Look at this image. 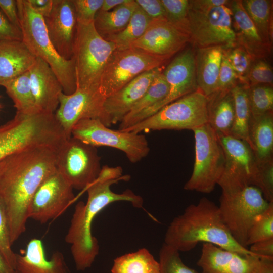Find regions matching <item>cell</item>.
Wrapping results in <instances>:
<instances>
[{"instance_id": "6da1fadb", "label": "cell", "mask_w": 273, "mask_h": 273, "mask_svg": "<svg viewBox=\"0 0 273 273\" xmlns=\"http://www.w3.org/2000/svg\"><path fill=\"white\" fill-rule=\"evenodd\" d=\"M57 150L40 147L0 160V199L7 213L12 245L26 230L28 207L36 190L57 170Z\"/></svg>"}, {"instance_id": "7a4b0ae2", "label": "cell", "mask_w": 273, "mask_h": 273, "mask_svg": "<svg viewBox=\"0 0 273 273\" xmlns=\"http://www.w3.org/2000/svg\"><path fill=\"white\" fill-rule=\"evenodd\" d=\"M122 172L120 166H103L97 179L84 191L87 192V202L80 201L75 207L65 240L71 245L77 270L84 271L91 267L99 254L98 241L92 235V226L99 212L109 204L119 201L129 202L135 208L142 207L143 198L131 190L127 189L122 193L111 190L112 185L129 180L130 175L122 176Z\"/></svg>"}, {"instance_id": "3957f363", "label": "cell", "mask_w": 273, "mask_h": 273, "mask_svg": "<svg viewBox=\"0 0 273 273\" xmlns=\"http://www.w3.org/2000/svg\"><path fill=\"white\" fill-rule=\"evenodd\" d=\"M200 242L243 255L257 256L234 239L222 220L218 206L206 197L189 205L181 214L173 218L166 230L164 243L179 252H186Z\"/></svg>"}, {"instance_id": "277c9868", "label": "cell", "mask_w": 273, "mask_h": 273, "mask_svg": "<svg viewBox=\"0 0 273 273\" xmlns=\"http://www.w3.org/2000/svg\"><path fill=\"white\" fill-rule=\"evenodd\" d=\"M17 7L22 41L36 57L44 61L60 81L65 95L76 89L73 58L65 60L57 53L49 37L44 18L30 7L27 0H17Z\"/></svg>"}, {"instance_id": "5b68a950", "label": "cell", "mask_w": 273, "mask_h": 273, "mask_svg": "<svg viewBox=\"0 0 273 273\" xmlns=\"http://www.w3.org/2000/svg\"><path fill=\"white\" fill-rule=\"evenodd\" d=\"M115 50L113 42L105 39L99 34L94 22H77L72 56L76 86L99 89L103 71Z\"/></svg>"}, {"instance_id": "8992f818", "label": "cell", "mask_w": 273, "mask_h": 273, "mask_svg": "<svg viewBox=\"0 0 273 273\" xmlns=\"http://www.w3.org/2000/svg\"><path fill=\"white\" fill-rule=\"evenodd\" d=\"M207 103V97L198 89L123 131L140 133L151 130H192L208 123Z\"/></svg>"}, {"instance_id": "52a82bcc", "label": "cell", "mask_w": 273, "mask_h": 273, "mask_svg": "<svg viewBox=\"0 0 273 273\" xmlns=\"http://www.w3.org/2000/svg\"><path fill=\"white\" fill-rule=\"evenodd\" d=\"M192 131L195 161L192 175L184 189L209 194L218 185L223 173L224 151L217 134L208 123Z\"/></svg>"}, {"instance_id": "ba28073f", "label": "cell", "mask_w": 273, "mask_h": 273, "mask_svg": "<svg viewBox=\"0 0 273 273\" xmlns=\"http://www.w3.org/2000/svg\"><path fill=\"white\" fill-rule=\"evenodd\" d=\"M270 203L259 189L248 186L233 192H222L218 206L222 220L234 239L247 248L250 230L256 218Z\"/></svg>"}, {"instance_id": "9c48e42d", "label": "cell", "mask_w": 273, "mask_h": 273, "mask_svg": "<svg viewBox=\"0 0 273 273\" xmlns=\"http://www.w3.org/2000/svg\"><path fill=\"white\" fill-rule=\"evenodd\" d=\"M170 58L136 48L115 50L103 71L99 89L106 98L143 73L161 67Z\"/></svg>"}, {"instance_id": "30bf717a", "label": "cell", "mask_w": 273, "mask_h": 273, "mask_svg": "<svg viewBox=\"0 0 273 273\" xmlns=\"http://www.w3.org/2000/svg\"><path fill=\"white\" fill-rule=\"evenodd\" d=\"M71 136L96 147L107 146L120 150L133 163L142 160L150 152L144 135L110 129L98 119L79 121L72 128Z\"/></svg>"}, {"instance_id": "8fae6325", "label": "cell", "mask_w": 273, "mask_h": 273, "mask_svg": "<svg viewBox=\"0 0 273 273\" xmlns=\"http://www.w3.org/2000/svg\"><path fill=\"white\" fill-rule=\"evenodd\" d=\"M188 35L190 43L197 49L220 46L228 49L235 47L232 12L228 5L206 10L190 7Z\"/></svg>"}, {"instance_id": "7c38bea8", "label": "cell", "mask_w": 273, "mask_h": 273, "mask_svg": "<svg viewBox=\"0 0 273 273\" xmlns=\"http://www.w3.org/2000/svg\"><path fill=\"white\" fill-rule=\"evenodd\" d=\"M97 147L71 136L57 152V170L73 189L84 190L98 177L102 167Z\"/></svg>"}, {"instance_id": "4fadbf2b", "label": "cell", "mask_w": 273, "mask_h": 273, "mask_svg": "<svg viewBox=\"0 0 273 273\" xmlns=\"http://www.w3.org/2000/svg\"><path fill=\"white\" fill-rule=\"evenodd\" d=\"M169 86L166 97L158 104L134 116L123 119L119 130H123L152 116L164 106L198 89L196 76L195 51L189 48L180 52L163 72Z\"/></svg>"}, {"instance_id": "5bb4252c", "label": "cell", "mask_w": 273, "mask_h": 273, "mask_svg": "<svg viewBox=\"0 0 273 273\" xmlns=\"http://www.w3.org/2000/svg\"><path fill=\"white\" fill-rule=\"evenodd\" d=\"M217 136L225 156L224 171L218 183L222 192L252 186L258 163L250 145L231 135Z\"/></svg>"}, {"instance_id": "9a60e30c", "label": "cell", "mask_w": 273, "mask_h": 273, "mask_svg": "<svg viewBox=\"0 0 273 273\" xmlns=\"http://www.w3.org/2000/svg\"><path fill=\"white\" fill-rule=\"evenodd\" d=\"M73 188L55 171L39 185L30 201L28 218L46 223L59 216L75 200Z\"/></svg>"}, {"instance_id": "2e32d148", "label": "cell", "mask_w": 273, "mask_h": 273, "mask_svg": "<svg viewBox=\"0 0 273 273\" xmlns=\"http://www.w3.org/2000/svg\"><path fill=\"white\" fill-rule=\"evenodd\" d=\"M105 99L99 89L92 90L77 86L72 94H60L55 115L68 139L71 137L72 128L79 121L84 119L101 121Z\"/></svg>"}, {"instance_id": "e0dca14e", "label": "cell", "mask_w": 273, "mask_h": 273, "mask_svg": "<svg viewBox=\"0 0 273 273\" xmlns=\"http://www.w3.org/2000/svg\"><path fill=\"white\" fill-rule=\"evenodd\" d=\"M43 18L49 37L57 53L65 60L71 59L77 24L72 0H53L51 13Z\"/></svg>"}, {"instance_id": "ac0fdd59", "label": "cell", "mask_w": 273, "mask_h": 273, "mask_svg": "<svg viewBox=\"0 0 273 273\" xmlns=\"http://www.w3.org/2000/svg\"><path fill=\"white\" fill-rule=\"evenodd\" d=\"M162 72L161 67L145 72L106 98L101 121L109 127L120 123L145 94L155 78Z\"/></svg>"}, {"instance_id": "d6986e66", "label": "cell", "mask_w": 273, "mask_h": 273, "mask_svg": "<svg viewBox=\"0 0 273 273\" xmlns=\"http://www.w3.org/2000/svg\"><path fill=\"white\" fill-rule=\"evenodd\" d=\"M190 42L189 35L167 19L153 20L143 35L130 48H136L150 53L171 57Z\"/></svg>"}, {"instance_id": "ffe728a7", "label": "cell", "mask_w": 273, "mask_h": 273, "mask_svg": "<svg viewBox=\"0 0 273 273\" xmlns=\"http://www.w3.org/2000/svg\"><path fill=\"white\" fill-rule=\"evenodd\" d=\"M259 258L204 243L197 265L202 273H252Z\"/></svg>"}, {"instance_id": "44dd1931", "label": "cell", "mask_w": 273, "mask_h": 273, "mask_svg": "<svg viewBox=\"0 0 273 273\" xmlns=\"http://www.w3.org/2000/svg\"><path fill=\"white\" fill-rule=\"evenodd\" d=\"M29 76L32 92L39 111L55 114L63 89L53 70L44 61L36 57L29 70Z\"/></svg>"}, {"instance_id": "7402d4cb", "label": "cell", "mask_w": 273, "mask_h": 273, "mask_svg": "<svg viewBox=\"0 0 273 273\" xmlns=\"http://www.w3.org/2000/svg\"><path fill=\"white\" fill-rule=\"evenodd\" d=\"M228 6L232 12L236 46L243 48L254 61L268 57L271 54L272 46L262 39L244 9L242 1H230Z\"/></svg>"}, {"instance_id": "603a6c76", "label": "cell", "mask_w": 273, "mask_h": 273, "mask_svg": "<svg viewBox=\"0 0 273 273\" xmlns=\"http://www.w3.org/2000/svg\"><path fill=\"white\" fill-rule=\"evenodd\" d=\"M17 273H70L64 256L59 251L46 259L42 241L32 239L23 253L16 255Z\"/></svg>"}, {"instance_id": "cb8c5ba5", "label": "cell", "mask_w": 273, "mask_h": 273, "mask_svg": "<svg viewBox=\"0 0 273 273\" xmlns=\"http://www.w3.org/2000/svg\"><path fill=\"white\" fill-rule=\"evenodd\" d=\"M36 57L23 41L0 42V85L28 71Z\"/></svg>"}, {"instance_id": "d4e9b609", "label": "cell", "mask_w": 273, "mask_h": 273, "mask_svg": "<svg viewBox=\"0 0 273 273\" xmlns=\"http://www.w3.org/2000/svg\"><path fill=\"white\" fill-rule=\"evenodd\" d=\"M224 49L220 46L197 48L195 51L198 88L208 97L217 90L218 78Z\"/></svg>"}, {"instance_id": "484cf974", "label": "cell", "mask_w": 273, "mask_h": 273, "mask_svg": "<svg viewBox=\"0 0 273 273\" xmlns=\"http://www.w3.org/2000/svg\"><path fill=\"white\" fill-rule=\"evenodd\" d=\"M208 124L217 135H230L234 119L231 90L216 91L207 97Z\"/></svg>"}, {"instance_id": "4316f807", "label": "cell", "mask_w": 273, "mask_h": 273, "mask_svg": "<svg viewBox=\"0 0 273 273\" xmlns=\"http://www.w3.org/2000/svg\"><path fill=\"white\" fill-rule=\"evenodd\" d=\"M250 146L257 161L273 160V112L251 117L249 127Z\"/></svg>"}, {"instance_id": "83f0119b", "label": "cell", "mask_w": 273, "mask_h": 273, "mask_svg": "<svg viewBox=\"0 0 273 273\" xmlns=\"http://www.w3.org/2000/svg\"><path fill=\"white\" fill-rule=\"evenodd\" d=\"M137 6L135 0H125L111 11L99 10L94 21L96 30L104 38L121 32L128 24Z\"/></svg>"}, {"instance_id": "f1b7e54d", "label": "cell", "mask_w": 273, "mask_h": 273, "mask_svg": "<svg viewBox=\"0 0 273 273\" xmlns=\"http://www.w3.org/2000/svg\"><path fill=\"white\" fill-rule=\"evenodd\" d=\"M248 87L247 85L238 83L231 89L234 101V119L230 135L246 141L250 145L249 127L251 114Z\"/></svg>"}, {"instance_id": "f546056e", "label": "cell", "mask_w": 273, "mask_h": 273, "mask_svg": "<svg viewBox=\"0 0 273 273\" xmlns=\"http://www.w3.org/2000/svg\"><path fill=\"white\" fill-rule=\"evenodd\" d=\"M4 87L13 101L16 112L25 115L41 112L36 104L32 92L29 71L10 80Z\"/></svg>"}, {"instance_id": "4dcf8cb0", "label": "cell", "mask_w": 273, "mask_h": 273, "mask_svg": "<svg viewBox=\"0 0 273 273\" xmlns=\"http://www.w3.org/2000/svg\"><path fill=\"white\" fill-rule=\"evenodd\" d=\"M111 273H160V264L149 251L143 248L116 258Z\"/></svg>"}, {"instance_id": "1f68e13d", "label": "cell", "mask_w": 273, "mask_h": 273, "mask_svg": "<svg viewBox=\"0 0 273 273\" xmlns=\"http://www.w3.org/2000/svg\"><path fill=\"white\" fill-rule=\"evenodd\" d=\"M242 3L262 39L272 46V1L244 0Z\"/></svg>"}, {"instance_id": "d6a6232c", "label": "cell", "mask_w": 273, "mask_h": 273, "mask_svg": "<svg viewBox=\"0 0 273 273\" xmlns=\"http://www.w3.org/2000/svg\"><path fill=\"white\" fill-rule=\"evenodd\" d=\"M152 21L138 5L126 27L121 32L104 39L113 42L116 50L128 49L143 35Z\"/></svg>"}, {"instance_id": "836d02e7", "label": "cell", "mask_w": 273, "mask_h": 273, "mask_svg": "<svg viewBox=\"0 0 273 273\" xmlns=\"http://www.w3.org/2000/svg\"><path fill=\"white\" fill-rule=\"evenodd\" d=\"M168 92L169 86L162 72L155 78L145 94L123 119L130 118L158 104L166 97Z\"/></svg>"}, {"instance_id": "e575fe53", "label": "cell", "mask_w": 273, "mask_h": 273, "mask_svg": "<svg viewBox=\"0 0 273 273\" xmlns=\"http://www.w3.org/2000/svg\"><path fill=\"white\" fill-rule=\"evenodd\" d=\"M248 100L251 117L273 111L272 85L260 84L249 86Z\"/></svg>"}, {"instance_id": "d590c367", "label": "cell", "mask_w": 273, "mask_h": 273, "mask_svg": "<svg viewBox=\"0 0 273 273\" xmlns=\"http://www.w3.org/2000/svg\"><path fill=\"white\" fill-rule=\"evenodd\" d=\"M273 239V202L254 220L249 233L246 246Z\"/></svg>"}, {"instance_id": "8d00e7d4", "label": "cell", "mask_w": 273, "mask_h": 273, "mask_svg": "<svg viewBox=\"0 0 273 273\" xmlns=\"http://www.w3.org/2000/svg\"><path fill=\"white\" fill-rule=\"evenodd\" d=\"M159 255L160 273H199L184 263L178 250L164 243Z\"/></svg>"}, {"instance_id": "74e56055", "label": "cell", "mask_w": 273, "mask_h": 273, "mask_svg": "<svg viewBox=\"0 0 273 273\" xmlns=\"http://www.w3.org/2000/svg\"><path fill=\"white\" fill-rule=\"evenodd\" d=\"M161 2L167 21L188 35L190 1L161 0Z\"/></svg>"}, {"instance_id": "f35d334b", "label": "cell", "mask_w": 273, "mask_h": 273, "mask_svg": "<svg viewBox=\"0 0 273 273\" xmlns=\"http://www.w3.org/2000/svg\"><path fill=\"white\" fill-rule=\"evenodd\" d=\"M223 54L235 72L239 83L248 85L247 76L254 61L251 56L238 46L224 49Z\"/></svg>"}, {"instance_id": "ab89813d", "label": "cell", "mask_w": 273, "mask_h": 273, "mask_svg": "<svg viewBox=\"0 0 273 273\" xmlns=\"http://www.w3.org/2000/svg\"><path fill=\"white\" fill-rule=\"evenodd\" d=\"M252 186L262 192L269 202H273V160L258 162Z\"/></svg>"}, {"instance_id": "60d3db41", "label": "cell", "mask_w": 273, "mask_h": 273, "mask_svg": "<svg viewBox=\"0 0 273 273\" xmlns=\"http://www.w3.org/2000/svg\"><path fill=\"white\" fill-rule=\"evenodd\" d=\"M247 82L249 86L272 85L273 71L270 65L265 59L253 61L247 76Z\"/></svg>"}, {"instance_id": "b9f144b4", "label": "cell", "mask_w": 273, "mask_h": 273, "mask_svg": "<svg viewBox=\"0 0 273 273\" xmlns=\"http://www.w3.org/2000/svg\"><path fill=\"white\" fill-rule=\"evenodd\" d=\"M11 246L8 217L4 203L0 199V251L15 269L16 253L13 252Z\"/></svg>"}, {"instance_id": "7bdbcfd3", "label": "cell", "mask_w": 273, "mask_h": 273, "mask_svg": "<svg viewBox=\"0 0 273 273\" xmlns=\"http://www.w3.org/2000/svg\"><path fill=\"white\" fill-rule=\"evenodd\" d=\"M77 22L81 23L93 22L104 0H72Z\"/></svg>"}, {"instance_id": "ee69618b", "label": "cell", "mask_w": 273, "mask_h": 273, "mask_svg": "<svg viewBox=\"0 0 273 273\" xmlns=\"http://www.w3.org/2000/svg\"><path fill=\"white\" fill-rule=\"evenodd\" d=\"M20 148L19 139L8 124L0 125V160L18 152Z\"/></svg>"}, {"instance_id": "f6af8a7d", "label": "cell", "mask_w": 273, "mask_h": 273, "mask_svg": "<svg viewBox=\"0 0 273 273\" xmlns=\"http://www.w3.org/2000/svg\"><path fill=\"white\" fill-rule=\"evenodd\" d=\"M238 83H239L237 76L223 54L219 70L216 91L231 90Z\"/></svg>"}, {"instance_id": "bcb514c9", "label": "cell", "mask_w": 273, "mask_h": 273, "mask_svg": "<svg viewBox=\"0 0 273 273\" xmlns=\"http://www.w3.org/2000/svg\"><path fill=\"white\" fill-rule=\"evenodd\" d=\"M5 40L22 41L20 28L13 24L0 9V42Z\"/></svg>"}, {"instance_id": "7dc6e473", "label": "cell", "mask_w": 273, "mask_h": 273, "mask_svg": "<svg viewBox=\"0 0 273 273\" xmlns=\"http://www.w3.org/2000/svg\"><path fill=\"white\" fill-rule=\"evenodd\" d=\"M135 2L152 20L167 19L161 0H135Z\"/></svg>"}, {"instance_id": "c3c4849f", "label": "cell", "mask_w": 273, "mask_h": 273, "mask_svg": "<svg viewBox=\"0 0 273 273\" xmlns=\"http://www.w3.org/2000/svg\"><path fill=\"white\" fill-rule=\"evenodd\" d=\"M0 9L13 24L20 28L16 1L0 0Z\"/></svg>"}, {"instance_id": "681fc988", "label": "cell", "mask_w": 273, "mask_h": 273, "mask_svg": "<svg viewBox=\"0 0 273 273\" xmlns=\"http://www.w3.org/2000/svg\"><path fill=\"white\" fill-rule=\"evenodd\" d=\"M249 250L259 257L273 258V239L257 242Z\"/></svg>"}, {"instance_id": "f907efd6", "label": "cell", "mask_w": 273, "mask_h": 273, "mask_svg": "<svg viewBox=\"0 0 273 273\" xmlns=\"http://www.w3.org/2000/svg\"><path fill=\"white\" fill-rule=\"evenodd\" d=\"M228 0H193L190 1V7L197 10H206L223 5H228Z\"/></svg>"}, {"instance_id": "816d5d0a", "label": "cell", "mask_w": 273, "mask_h": 273, "mask_svg": "<svg viewBox=\"0 0 273 273\" xmlns=\"http://www.w3.org/2000/svg\"><path fill=\"white\" fill-rule=\"evenodd\" d=\"M30 7L43 18L48 17L51 12L53 0H27Z\"/></svg>"}, {"instance_id": "f5cc1de1", "label": "cell", "mask_w": 273, "mask_h": 273, "mask_svg": "<svg viewBox=\"0 0 273 273\" xmlns=\"http://www.w3.org/2000/svg\"><path fill=\"white\" fill-rule=\"evenodd\" d=\"M252 273H273V258H259Z\"/></svg>"}, {"instance_id": "db71d44e", "label": "cell", "mask_w": 273, "mask_h": 273, "mask_svg": "<svg viewBox=\"0 0 273 273\" xmlns=\"http://www.w3.org/2000/svg\"><path fill=\"white\" fill-rule=\"evenodd\" d=\"M0 273H17L0 251Z\"/></svg>"}, {"instance_id": "11a10c76", "label": "cell", "mask_w": 273, "mask_h": 273, "mask_svg": "<svg viewBox=\"0 0 273 273\" xmlns=\"http://www.w3.org/2000/svg\"><path fill=\"white\" fill-rule=\"evenodd\" d=\"M125 1V0H104L100 10L102 11H110Z\"/></svg>"}, {"instance_id": "9f6ffc18", "label": "cell", "mask_w": 273, "mask_h": 273, "mask_svg": "<svg viewBox=\"0 0 273 273\" xmlns=\"http://www.w3.org/2000/svg\"><path fill=\"white\" fill-rule=\"evenodd\" d=\"M1 105H0V109H1Z\"/></svg>"}]
</instances>
